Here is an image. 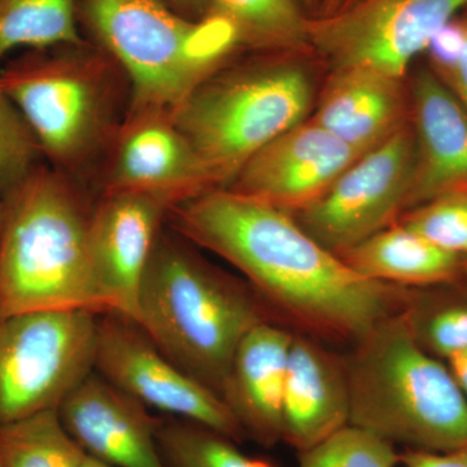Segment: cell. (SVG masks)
I'll return each mask as SVG.
<instances>
[{
	"instance_id": "6da1fadb",
	"label": "cell",
	"mask_w": 467,
	"mask_h": 467,
	"mask_svg": "<svg viewBox=\"0 0 467 467\" xmlns=\"http://www.w3.org/2000/svg\"><path fill=\"white\" fill-rule=\"evenodd\" d=\"M167 225L235 267L272 321L294 334L352 347L401 310L407 288L358 275L292 214L225 187L177 205Z\"/></svg>"
},
{
	"instance_id": "7a4b0ae2",
	"label": "cell",
	"mask_w": 467,
	"mask_h": 467,
	"mask_svg": "<svg viewBox=\"0 0 467 467\" xmlns=\"http://www.w3.org/2000/svg\"><path fill=\"white\" fill-rule=\"evenodd\" d=\"M134 321L173 364L221 399L243 337L273 322L247 281L209 263L168 225L147 264Z\"/></svg>"
},
{
	"instance_id": "3957f363",
	"label": "cell",
	"mask_w": 467,
	"mask_h": 467,
	"mask_svg": "<svg viewBox=\"0 0 467 467\" xmlns=\"http://www.w3.org/2000/svg\"><path fill=\"white\" fill-rule=\"evenodd\" d=\"M3 198L0 317L36 310L112 313L92 267V202L82 184L39 164Z\"/></svg>"
},
{
	"instance_id": "277c9868",
	"label": "cell",
	"mask_w": 467,
	"mask_h": 467,
	"mask_svg": "<svg viewBox=\"0 0 467 467\" xmlns=\"http://www.w3.org/2000/svg\"><path fill=\"white\" fill-rule=\"evenodd\" d=\"M48 167L82 184L103 165L130 107V86L109 52L88 39L27 48L0 69Z\"/></svg>"
},
{
	"instance_id": "5b68a950",
	"label": "cell",
	"mask_w": 467,
	"mask_h": 467,
	"mask_svg": "<svg viewBox=\"0 0 467 467\" xmlns=\"http://www.w3.org/2000/svg\"><path fill=\"white\" fill-rule=\"evenodd\" d=\"M346 358L349 425L405 451L467 444V399L442 359L420 348L400 313L380 319Z\"/></svg>"
},
{
	"instance_id": "8992f818",
	"label": "cell",
	"mask_w": 467,
	"mask_h": 467,
	"mask_svg": "<svg viewBox=\"0 0 467 467\" xmlns=\"http://www.w3.org/2000/svg\"><path fill=\"white\" fill-rule=\"evenodd\" d=\"M78 24L82 36L109 52L125 73L128 116H173L243 50L226 21L192 20L165 0H81Z\"/></svg>"
},
{
	"instance_id": "52a82bcc",
	"label": "cell",
	"mask_w": 467,
	"mask_h": 467,
	"mask_svg": "<svg viewBox=\"0 0 467 467\" xmlns=\"http://www.w3.org/2000/svg\"><path fill=\"white\" fill-rule=\"evenodd\" d=\"M303 55L259 54L221 67L171 116L218 187L279 135L308 119L315 86Z\"/></svg>"
},
{
	"instance_id": "ba28073f",
	"label": "cell",
	"mask_w": 467,
	"mask_h": 467,
	"mask_svg": "<svg viewBox=\"0 0 467 467\" xmlns=\"http://www.w3.org/2000/svg\"><path fill=\"white\" fill-rule=\"evenodd\" d=\"M99 316L36 310L0 317V426L57 409L94 370Z\"/></svg>"
},
{
	"instance_id": "9c48e42d",
	"label": "cell",
	"mask_w": 467,
	"mask_h": 467,
	"mask_svg": "<svg viewBox=\"0 0 467 467\" xmlns=\"http://www.w3.org/2000/svg\"><path fill=\"white\" fill-rule=\"evenodd\" d=\"M467 0H355L309 21L310 52L330 69L368 67L407 78L432 36Z\"/></svg>"
},
{
	"instance_id": "30bf717a",
	"label": "cell",
	"mask_w": 467,
	"mask_h": 467,
	"mask_svg": "<svg viewBox=\"0 0 467 467\" xmlns=\"http://www.w3.org/2000/svg\"><path fill=\"white\" fill-rule=\"evenodd\" d=\"M411 121L359 156L317 202L295 220L334 254L398 223L408 209L413 164Z\"/></svg>"
},
{
	"instance_id": "8fae6325",
	"label": "cell",
	"mask_w": 467,
	"mask_h": 467,
	"mask_svg": "<svg viewBox=\"0 0 467 467\" xmlns=\"http://www.w3.org/2000/svg\"><path fill=\"white\" fill-rule=\"evenodd\" d=\"M94 371L150 410L207 426L239 444L247 441L223 399L173 364L134 319L98 317Z\"/></svg>"
},
{
	"instance_id": "7c38bea8",
	"label": "cell",
	"mask_w": 467,
	"mask_h": 467,
	"mask_svg": "<svg viewBox=\"0 0 467 467\" xmlns=\"http://www.w3.org/2000/svg\"><path fill=\"white\" fill-rule=\"evenodd\" d=\"M177 205L168 196L142 192H101L92 202L88 251L112 313L135 319L150 254Z\"/></svg>"
},
{
	"instance_id": "4fadbf2b",
	"label": "cell",
	"mask_w": 467,
	"mask_h": 467,
	"mask_svg": "<svg viewBox=\"0 0 467 467\" xmlns=\"http://www.w3.org/2000/svg\"><path fill=\"white\" fill-rule=\"evenodd\" d=\"M364 153L306 119L257 150L225 189L299 213Z\"/></svg>"
},
{
	"instance_id": "5bb4252c",
	"label": "cell",
	"mask_w": 467,
	"mask_h": 467,
	"mask_svg": "<svg viewBox=\"0 0 467 467\" xmlns=\"http://www.w3.org/2000/svg\"><path fill=\"white\" fill-rule=\"evenodd\" d=\"M103 164L100 192L159 193L180 205L218 187L168 115L126 117Z\"/></svg>"
},
{
	"instance_id": "9a60e30c",
	"label": "cell",
	"mask_w": 467,
	"mask_h": 467,
	"mask_svg": "<svg viewBox=\"0 0 467 467\" xmlns=\"http://www.w3.org/2000/svg\"><path fill=\"white\" fill-rule=\"evenodd\" d=\"M85 454L112 467H167L160 453V417L91 371L57 409Z\"/></svg>"
},
{
	"instance_id": "2e32d148",
	"label": "cell",
	"mask_w": 467,
	"mask_h": 467,
	"mask_svg": "<svg viewBox=\"0 0 467 467\" xmlns=\"http://www.w3.org/2000/svg\"><path fill=\"white\" fill-rule=\"evenodd\" d=\"M414 153L408 209L467 192V112L429 67L408 81Z\"/></svg>"
},
{
	"instance_id": "e0dca14e",
	"label": "cell",
	"mask_w": 467,
	"mask_h": 467,
	"mask_svg": "<svg viewBox=\"0 0 467 467\" xmlns=\"http://www.w3.org/2000/svg\"><path fill=\"white\" fill-rule=\"evenodd\" d=\"M346 358L328 344L294 334L284 396V439L300 453L349 425Z\"/></svg>"
},
{
	"instance_id": "ac0fdd59",
	"label": "cell",
	"mask_w": 467,
	"mask_h": 467,
	"mask_svg": "<svg viewBox=\"0 0 467 467\" xmlns=\"http://www.w3.org/2000/svg\"><path fill=\"white\" fill-rule=\"evenodd\" d=\"M294 333L264 322L243 337L234 355L223 400L245 439L273 448L284 439V396Z\"/></svg>"
},
{
	"instance_id": "d6986e66",
	"label": "cell",
	"mask_w": 467,
	"mask_h": 467,
	"mask_svg": "<svg viewBox=\"0 0 467 467\" xmlns=\"http://www.w3.org/2000/svg\"><path fill=\"white\" fill-rule=\"evenodd\" d=\"M410 115L407 78L352 67L331 69L310 119L365 153L408 125Z\"/></svg>"
},
{
	"instance_id": "ffe728a7",
	"label": "cell",
	"mask_w": 467,
	"mask_h": 467,
	"mask_svg": "<svg viewBox=\"0 0 467 467\" xmlns=\"http://www.w3.org/2000/svg\"><path fill=\"white\" fill-rule=\"evenodd\" d=\"M358 275L405 288L467 279V256L442 250L400 223L337 254Z\"/></svg>"
},
{
	"instance_id": "44dd1931",
	"label": "cell",
	"mask_w": 467,
	"mask_h": 467,
	"mask_svg": "<svg viewBox=\"0 0 467 467\" xmlns=\"http://www.w3.org/2000/svg\"><path fill=\"white\" fill-rule=\"evenodd\" d=\"M209 15L226 21L243 50L257 54L310 52V15L303 0H208Z\"/></svg>"
},
{
	"instance_id": "7402d4cb",
	"label": "cell",
	"mask_w": 467,
	"mask_h": 467,
	"mask_svg": "<svg viewBox=\"0 0 467 467\" xmlns=\"http://www.w3.org/2000/svg\"><path fill=\"white\" fill-rule=\"evenodd\" d=\"M420 348L445 361L467 348V279L407 288L400 312Z\"/></svg>"
},
{
	"instance_id": "603a6c76",
	"label": "cell",
	"mask_w": 467,
	"mask_h": 467,
	"mask_svg": "<svg viewBox=\"0 0 467 467\" xmlns=\"http://www.w3.org/2000/svg\"><path fill=\"white\" fill-rule=\"evenodd\" d=\"M81 0H0V58L17 47L81 41Z\"/></svg>"
},
{
	"instance_id": "cb8c5ba5",
	"label": "cell",
	"mask_w": 467,
	"mask_h": 467,
	"mask_svg": "<svg viewBox=\"0 0 467 467\" xmlns=\"http://www.w3.org/2000/svg\"><path fill=\"white\" fill-rule=\"evenodd\" d=\"M0 456L5 467H78L85 451L54 409L0 426Z\"/></svg>"
},
{
	"instance_id": "d4e9b609",
	"label": "cell",
	"mask_w": 467,
	"mask_h": 467,
	"mask_svg": "<svg viewBox=\"0 0 467 467\" xmlns=\"http://www.w3.org/2000/svg\"><path fill=\"white\" fill-rule=\"evenodd\" d=\"M156 436L167 467H275L243 453L229 436L192 420L161 416Z\"/></svg>"
},
{
	"instance_id": "484cf974",
	"label": "cell",
	"mask_w": 467,
	"mask_h": 467,
	"mask_svg": "<svg viewBox=\"0 0 467 467\" xmlns=\"http://www.w3.org/2000/svg\"><path fill=\"white\" fill-rule=\"evenodd\" d=\"M400 459L391 442L348 425L300 451L299 467H400Z\"/></svg>"
},
{
	"instance_id": "4316f807",
	"label": "cell",
	"mask_w": 467,
	"mask_h": 467,
	"mask_svg": "<svg viewBox=\"0 0 467 467\" xmlns=\"http://www.w3.org/2000/svg\"><path fill=\"white\" fill-rule=\"evenodd\" d=\"M398 223L442 250L467 256V192L438 196L404 212Z\"/></svg>"
},
{
	"instance_id": "83f0119b",
	"label": "cell",
	"mask_w": 467,
	"mask_h": 467,
	"mask_svg": "<svg viewBox=\"0 0 467 467\" xmlns=\"http://www.w3.org/2000/svg\"><path fill=\"white\" fill-rule=\"evenodd\" d=\"M42 159L29 125L0 84V195L17 186Z\"/></svg>"
},
{
	"instance_id": "f1b7e54d",
	"label": "cell",
	"mask_w": 467,
	"mask_h": 467,
	"mask_svg": "<svg viewBox=\"0 0 467 467\" xmlns=\"http://www.w3.org/2000/svg\"><path fill=\"white\" fill-rule=\"evenodd\" d=\"M466 36V18L462 11L441 27L426 47L427 67L447 86L462 57Z\"/></svg>"
},
{
	"instance_id": "f546056e",
	"label": "cell",
	"mask_w": 467,
	"mask_h": 467,
	"mask_svg": "<svg viewBox=\"0 0 467 467\" xmlns=\"http://www.w3.org/2000/svg\"><path fill=\"white\" fill-rule=\"evenodd\" d=\"M400 467H467V444L441 453L401 451Z\"/></svg>"
},
{
	"instance_id": "4dcf8cb0",
	"label": "cell",
	"mask_w": 467,
	"mask_h": 467,
	"mask_svg": "<svg viewBox=\"0 0 467 467\" xmlns=\"http://www.w3.org/2000/svg\"><path fill=\"white\" fill-rule=\"evenodd\" d=\"M463 15H465L467 26V8L463 9ZM448 88L453 91V94L456 95L457 99L460 100V103L462 104L463 109L467 112V36L462 57H461L459 66L454 70V75L451 77Z\"/></svg>"
},
{
	"instance_id": "1f68e13d",
	"label": "cell",
	"mask_w": 467,
	"mask_h": 467,
	"mask_svg": "<svg viewBox=\"0 0 467 467\" xmlns=\"http://www.w3.org/2000/svg\"><path fill=\"white\" fill-rule=\"evenodd\" d=\"M165 2L178 14L192 20H202L209 15L208 0H165Z\"/></svg>"
},
{
	"instance_id": "d6a6232c",
	"label": "cell",
	"mask_w": 467,
	"mask_h": 467,
	"mask_svg": "<svg viewBox=\"0 0 467 467\" xmlns=\"http://www.w3.org/2000/svg\"><path fill=\"white\" fill-rule=\"evenodd\" d=\"M451 377L456 380L457 386L467 399V348L453 353L445 359Z\"/></svg>"
},
{
	"instance_id": "836d02e7",
	"label": "cell",
	"mask_w": 467,
	"mask_h": 467,
	"mask_svg": "<svg viewBox=\"0 0 467 467\" xmlns=\"http://www.w3.org/2000/svg\"><path fill=\"white\" fill-rule=\"evenodd\" d=\"M346 2L347 0H325L324 5H322L321 11H319L317 16H326V15L334 14L335 11L343 7Z\"/></svg>"
},
{
	"instance_id": "e575fe53",
	"label": "cell",
	"mask_w": 467,
	"mask_h": 467,
	"mask_svg": "<svg viewBox=\"0 0 467 467\" xmlns=\"http://www.w3.org/2000/svg\"><path fill=\"white\" fill-rule=\"evenodd\" d=\"M325 0H303L304 7L310 15V17H316L321 11L322 5H324Z\"/></svg>"
},
{
	"instance_id": "d590c367",
	"label": "cell",
	"mask_w": 467,
	"mask_h": 467,
	"mask_svg": "<svg viewBox=\"0 0 467 467\" xmlns=\"http://www.w3.org/2000/svg\"><path fill=\"white\" fill-rule=\"evenodd\" d=\"M78 467H112L107 465V463L101 462V461L94 459V457L88 456L85 454L84 459L79 462Z\"/></svg>"
},
{
	"instance_id": "8d00e7d4",
	"label": "cell",
	"mask_w": 467,
	"mask_h": 467,
	"mask_svg": "<svg viewBox=\"0 0 467 467\" xmlns=\"http://www.w3.org/2000/svg\"><path fill=\"white\" fill-rule=\"evenodd\" d=\"M3 220H5V198L0 195V234H2Z\"/></svg>"
},
{
	"instance_id": "74e56055",
	"label": "cell",
	"mask_w": 467,
	"mask_h": 467,
	"mask_svg": "<svg viewBox=\"0 0 467 467\" xmlns=\"http://www.w3.org/2000/svg\"><path fill=\"white\" fill-rule=\"evenodd\" d=\"M0 467H5V463H3L2 456H0Z\"/></svg>"
},
{
	"instance_id": "f35d334b",
	"label": "cell",
	"mask_w": 467,
	"mask_h": 467,
	"mask_svg": "<svg viewBox=\"0 0 467 467\" xmlns=\"http://www.w3.org/2000/svg\"><path fill=\"white\" fill-rule=\"evenodd\" d=\"M352 2H355V0H347L346 5H349V3H352ZM344 5H343V7H344Z\"/></svg>"
}]
</instances>
